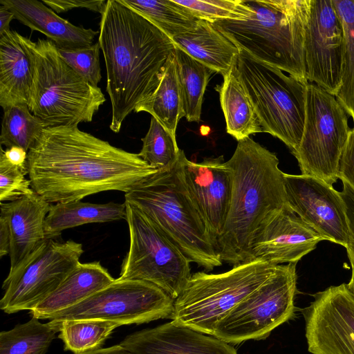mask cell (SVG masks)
I'll return each mask as SVG.
<instances>
[{"label":"cell","mask_w":354,"mask_h":354,"mask_svg":"<svg viewBox=\"0 0 354 354\" xmlns=\"http://www.w3.org/2000/svg\"><path fill=\"white\" fill-rule=\"evenodd\" d=\"M26 167L32 190L49 203L104 191L127 193L160 171L77 126L44 129L28 151Z\"/></svg>","instance_id":"6da1fadb"},{"label":"cell","mask_w":354,"mask_h":354,"mask_svg":"<svg viewBox=\"0 0 354 354\" xmlns=\"http://www.w3.org/2000/svg\"><path fill=\"white\" fill-rule=\"evenodd\" d=\"M98 42L111 105L109 127L118 133L125 118L159 85L176 45L120 0L106 1L101 14Z\"/></svg>","instance_id":"7a4b0ae2"},{"label":"cell","mask_w":354,"mask_h":354,"mask_svg":"<svg viewBox=\"0 0 354 354\" xmlns=\"http://www.w3.org/2000/svg\"><path fill=\"white\" fill-rule=\"evenodd\" d=\"M279 159L252 138L238 141L227 161L232 196L223 232L217 240L222 261L234 266L246 262L250 241L270 215L288 206L284 173Z\"/></svg>","instance_id":"3957f363"},{"label":"cell","mask_w":354,"mask_h":354,"mask_svg":"<svg viewBox=\"0 0 354 354\" xmlns=\"http://www.w3.org/2000/svg\"><path fill=\"white\" fill-rule=\"evenodd\" d=\"M245 1V20L221 19L212 26L254 58L307 81L304 41L312 0Z\"/></svg>","instance_id":"277c9868"},{"label":"cell","mask_w":354,"mask_h":354,"mask_svg":"<svg viewBox=\"0 0 354 354\" xmlns=\"http://www.w3.org/2000/svg\"><path fill=\"white\" fill-rule=\"evenodd\" d=\"M174 165L125 193L124 202L142 212L190 262L211 271L223 261Z\"/></svg>","instance_id":"5b68a950"},{"label":"cell","mask_w":354,"mask_h":354,"mask_svg":"<svg viewBox=\"0 0 354 354\" xmlns=\"http://www.w3.org/2000/svg\"><path fill=\"white\" fill-rule=\"evenodd\" d=\"M34 75L28 108L48 127L77 126L91 122L106 98L61 57L56 45L26 37Z\"/></svg>","instance_id":"8992f818"},{"label":"cell","mask_w":354,"mask_h":354,"mask_svg":"<svg viewBox=\"0 0 354 354\" xmlns=\"http://www.w3.org/2000/svg\"><path fill=\"white\" fill-rule=\"evenodd\" d=\"M236 65L262 132L281 140L293 153L303 134L309 82L287 75L242 50Z\"/></svg>","instance_id":"52a82bcc"},{"label":"cell","mask_w":354,"mask_h":354,"mask_svg":"<svg viewBox=\"0 0 354 354\" xmlns=\"http://www.w3.org/2000/svg\"><path fill=\"white\" fill-rule=\"evenodd\" d=\"M277 265L253 260L225 272H197L174 300L171 321L212 335L216 324L273 273Z\"/></svg>","instance_id":"ba28073f"},{"label":"cell","mask_w":354,"mask_h":354,"mask_svg":"<svg viewBox=\"0 0 354 354\" xmlns=\"http://www.w3.org/2000/svg\"><path fill=\"white\" fill-rule=\"evenodd\" d=\"M348 115L334 95L314 83L307 84L303 134L292 153L301 174L332 185L337 182L340 158L351 131Z\"/></svg>","instance_id":"9c48e42d"},{"label":"cell","mask_w":354,"mask_h":354,"mask_svg":"<svg viewBox=\"0 0 354 354\" xmlns=\"http://www.w3.org/2000/svg\"><path fill=\"white\" fill-rule=\"evenodd\" d=\"M296 263L277 265L271 276L216 325L212 335L229 344L259 340L295 314Z\"/></svg>","instance_id":"30bf717a"},{"label":"cell","mask_w":354,"mask_h":354,"mask_svg":"<svg viewBox=\"0 0 354 354\" xmlns=\"http://www.w3.org/2000/svg\"><path fill=\"white\" fill-rule=\"evenodd\" d=\"M125 205L130 242L119 278L152 283L175 300L192 275L190 261L142 212Z\"/></svg>","instance_id":"8fae6325"},{"label":"cell","mask_w":354,"mask_h":354,"mask_svg":"<svg viewBox=\"0 0 354 354\" xmlns=\"http://www.w3.org/2000/svg\"><path fill=\"white\" fill-rule=\"evenodd\" d=\"M174 299L155 284L142 280L115 279L80 303L52 315L48 319H95L120 326L172 319Z\"/></svg>","instance_id":"7c38bea8"},{"label":"cell","mask_w":354,"mask_h":354,"mask_svg":"<svg viewBox=\"0 0 354 354\" xmlns=\"http://www.w3.org/2000/svg\"><path fill=\"white\" fill-rule=\"evenodd\" d=\"M82 245L48 238L28 262L3 283L0 308L11 314L31 310L53 293L79 265Z\"/></svg>","instance_id":"4fadbf2b"},{"label":"cell","mask_w":354,"mask_h":354,"mask_svg":"<svg viewBox=\"0 0 354 354\" xmlns=\"http://www.w3.org/2000/svg\"><path fill=\"white\" fill-rule=\"evenodd\" d=\"M304 317L310 353L354 354V297L346 283L316 293Z\"/></svg>","instance_id":"5bb4252c"},{"label":"cell","mask_w":354,"mask_h":354,"mask_svg":"<svg viewBox=\"0 0 354 354\" xmlns=\"http://www.w3.org/2000/svg\"><path fill=\"white\" fill-rule=\"evenodd\" d=\"M304 55L307 81L335 96L342 80L344 33L332 0H312Z\"/></svg>","instance_id":"9a60e30c"},{"label":"cell","mask_w":354,"mask_h":354,"mask_svg":"<svg viewBox=\"0 0 354 354\" xmlns=\"http://www.w3.org/2000/svg\"><path fill=\"white\" fill-rule=\"evenodd\" d=\"M283 178L290 209L324 240L346 248L348 226L341 192L312 176L284 173Z\"/></svg>","instance_id":"2e32d148"},{"label":"cell","mask_w":354,"mask_h":354,"mask_svg":"<svg viewBox=\"0 0 354 354\" xmlns=\"http://www.w3.org/2000/svg\"><path fill=\"white\" fill-rule=\"evenodd\" d=\"M202 216L216 248L229 212L232 176L223 156L201 162L188 160L180 149L174 165Z\"/></svg>","instance_id":"e0dca14e"},{"label":"cell","mask_w":354,"mask_h":354,"mask_svg":"<svg viewBox=\"0 0 354 354\" xmlns=\"http://www.w3.org/2000/svg\"><path fill=\"white\" fill-rule=\"evenodd\" d=\"M322 241L324 238L287 206L270 215L257 228L249 245L246 262L297 263Z\"/></svg>","instance_id":"ac0fdd59"},{"label":"cell","mask_w":354,"mask_h":354,"mask_svg":"<svg viewBox=\"0 0 354 354\" xmlns=\"http://www.w3.org/2000/svg\"><path fill=\"white\" fill-rule=\"evenodd\" d=\"M120 345L131 354H238L230 344L172 321L130 334Z\"/></svg>","instance_id":"d6986e66"},{"label":"cell","mask_w":354,"mask_h":354,"mask_svg":"<svg viewBox=\"0 0 354 354\" xmlns=\"http://www.w3.org/2000/svg\"><path fill=\"white\" fill-rule=\"evenodd\" d=\"M50 205L35 192L1 203V214L6 218L9 230L8 275L22 268L48 239L45 219Z\"/></svg>","instance_id":"ffe728a7"},{"label":"cell","mask_w":354,"mask_h":354,"mask_svg":"<svg viewBox=\"0 0 354 354\" xmlns=\"http://www.w3.org/2000/svg\"><path fill=\"white\" fill-rule=\"evenodd\" d=\"M7 7L15 19L31 30L39 31L52 41L58 48L78 49L93 44L99 33L91 28L77 26L66 20L37 0H0Z\"/></svg>","instance_id":"44dd1931"},{"label":"cell","mask_w":354,"mask_h":354,"mask_svg":"<svg viewBox=\"0 0 354 354\" xmlns=\"http://www.w3.org/2000/svg\"><path fill=\"white\" fill-rule=\"evenodd\" d=\"M34 68L26 37L10 30L0 35V105L28 104Z\"/></svg>","instance_id":"7402d4cb"},{"label":"cell","mask_w":354,"mask_h":354,"mask_svg":"<svg viewBox=\"0 0 354 354\" xmlns=\"http://www.w3.org/2000/svg\"><path fill=\"white\" fill-rule=\"evenodd\" d=\"M114 279L99 261L80 263L61 285L30 313L39 319L71 307L111 283Z\"/></svg>","instance_id":"603a6c76"},{"label":"cell","mask_w":354,"mask_h":354,"mask_svg":"<svg viewBox=\"0 0 354 354\" xmlns=\"http://www.w3.org/2000/svg\"><path fill=\"white\" fill-rule=\"evenodd\" d=\"M171 40L176 46L223 76L230 71L240 53L210 22L203 19L194 30L176 35Z\"/></svg>","instance_id":"cb8c5ba5"},{"label":"cell","mask_w":354,"mask_h":354,"mask_svg":"<svg viewBox=\"0 0 354 354\" xmlns=\"http://www.w3.org/2000/svg\"><path fill=\"white\" fill-rule=\"evenodd\" d=\"M223 77L222 84L215 89L219 93L227 132L237 141L262 132L253 105L239 77L236 62Z\"/></svg>","instance_id":"d4e9b609"},{"label":"cell","mask_w":354,"mask_h":354,"mask_svg":"<svg viewBox=\"0 0 354 354\" xmlns=\"http://www.w3.org/2000/svg\"><path fill=\"white\" fill-rule=\"evenodd\" d=\"M125 218V203L97 204L80 201L58 203L50 205L45 219V233L47 238L53 239L69 228Z\"/></svg>","instance_id":"484cf974"},{"label":"cell","mask_w":354,"mask_h":354,"mask_svg":"<svg viewBox=\"0 0 354 354\" xmlns=\"http://www.w3.org/2000/svg\"><path fill=\"white\" fill-rule=\"evenodd\" d=\"M147 112L176 140L179 120L184 117L178 80L175 51L169 58L159 85L153 93L134 111Z\"/></svg>","instance_id":"4316f807"},{"label":"cell","mask_w":354,"mask_h":354,"mask_svg":"<svg viewBox=\"0 0 354 354\" xmlns=\"http://www.w3.org/2000/svg\"><path fill=\"white\" fill-rule=\"evenodd\" d=\"M175 57L184 117L188 122H199L203 95L214 71L177 46Z\"/></svg>","instance_id":"83f0119b"},{"label":"cell","mask_w":354,"mask_h":354,"mask_svg":"<svg viewBox=\"0 0 354 354\" xmlns=\"http://www.w3.org/2000/svg\"><path fill=\"white\" fill-rule=\"evenodd\" d=\"M151 21L171 39L194 30L199 19L174 0H120Z\"/></svg>","instance_id":"f1b7e54d"},{"label":"cell","mask_w":354,"mask_h":354,"mask_svg":"<svg viewBox=\"0 0 354 354\" xmlns=\"http://www.w3.org/2000/svg\"><path fill=\"white\" fill-rule=\"evenodd\" d=\"M48 324L59 332V337L63 341L65 349L74 354L100 348L113 330L120 326L115 322L95 319L50 320Z\"/></svg>","instance_id":"f546056e"},{"label":"cell","mask_w":354,"mask_h":354,"mask_svg":"<svg viewBox=\"0 0 354 354\" xmlns=\"http://www.w3.org/2000/svg\"><path fill=\"white\" fill-rule=\"evenodd\" d=\"M344 33L342 80L335 96L354 122V0H332Z\"/></svg>","instance_id":"4dcf8cb0"},{"label":"cell","mask_w":354,"mask_h":354,"mask_svg":"<svg viewBox=\"0 0 354 354\" xmlns=\"http://www.w3.org/2000/svg\"><path fill=\"white\" fill-rule=\"evenodd\" d=\"M57 333L32 317L28 322L0 333V354H46Z\"/></svg>","instance_id":"1f68e13d"},{"label":"cell","mask_w":354,"mask_h":354,"mask_svg":"<svg viewBox=\"0 0 354 354\" xmlns=\"http://www.w3.org/2000/svg\"><path fill=\"white\" fill-rule=\"evenodd\" d=\"M47 127L27 104L11 106L3 109L0 143L7 148L17 147L28 152Z\"/></svg>","instance_id":"d6a6232c"},{"label":"cell","mask_w":354,"mask_h":354,"mask_svg":"<svg viewBox=\"0 0 354 354\" xmlns=\"http://www.w3.org/2000/svg\"><path fill=\"white\" fill-rule=\"evenodd\" d=\"M141 140L142 147L138 154L147 164L159 170L169 169L174 165L180 151L176 140L153 117Z\"/></svg>","instance_id":"836d02e7"},{"label":"cell","mask_w":354,"mask_h":354,"mask_svg":"<svg viewBox=\"0 0 354 354\" xmlns=\"http://www.w3.org/2000/svg\"><path fill=\"white\" fill-rule=\"evenodd\" d=\"M199 19L211 24L221 19L245 20L251 9L244 0H174Z\"/></svg>","instance_id":"e575fe53"},{"label":"cell","mask_w":354,"mask_h":354,"mask_svg":"<svg viewBox=\"0 0 354 354\" xmlns=\"http://www.w3.org/2000/svg\"><path fill=\"white\" fill-rule=\"evenodd\" d=\"M26 163L18 165L10 161L1 151L0 153V201H12L32 194L31 182Z\"/></svg>","instance_id":"d590c367"},{"label":"cell","mask_w":354,"mask_h":354,"mask_svg":"<svg viewBox=\"0 0 354 354\" xmlns=\"http://www.w3.org/2000/svg\"><path fill=\"white\" fill-rule=\"evenodd\" d=\"M99 42L78 49L58 48L64 60L79 75L95 86L102 79Z\"/></svg>","instance_id":"8d00e7d4"},{"label":"cell","mask_w":354,"mask_h":354,"mask_svg":"<svg viewBox=\"0 0 354 354\" xmlns=\"http://www.w3.org/2000/svg\"><path fill=\"white\" fill-rule=\"evenodd\" d=\"M338 178L354 190V127L351 129L340 158Z\"/></svg>","instance_id":"74e56055"},{"label":"cell","mask_w":354,"mask_h":354,"mask_svg":"<svg viewBox=\"0 0 354 354\" xmlns=\"http://www.w3.org/2000/svg\"><path fill=\"white\" fill-rule=\"evenodd\" d=\"M42 1L56 13L68 12L75 8H86L101 15L106 3V1L103 0H43Z\"/></svg>","instance_id":"f35d334b"},{"label":"cell","mask_w":354,"mask_h":354,"mask_svg":"<svg viewBox=\"0 0 354 354\" xmlns=\"http://www.w3.org/2000/svg\"><path fill=\"white\" fill-rule=\"evenodd\" d=\"M342 182L343 189L340 192L346 205L348 226V239L346 249L349 260L354 261V190L347 183Z\"/></svg>","instance_id":"ab89813d"},{"label":"cell","mask_w":354,"mask_h":354,"mask_svg":"<svg viewBox=\"0 0 354 354\" xmlns=\"http://www.w3.org/2000/svg\"><path fill=\"white\" fill-rule=\"evenodd\" d=\"M10 238L8 223L6 218L0 215V257L9 254Z\"/></svg>","instance_id":"60d3db41"},{"label":"cell","mask_w":354,"mask_h":354,"mask_svg":"<svg viewBox=\"0 0 354 354\" xmlns=\"http://www.w3.org/2000/svg\"><path fill=\"white\" fill-rule=\"evenodd\" d=\"M1 151L4 156L12 162L22 165L26 163L28 152L21 148L12 147L3 150L1 148Z\"/></svg>","instance_id":"b9f144b4"},{"label":"cell","mask_w":354,"mask_h":354,"mask_svg":"<svg viewBox=\"0 0 354 354\" xmlns=\"http://www.w3.org/2000/svg\"><path fill=\"white\" fill-rule=\"evenodd\" d=\"M15 19L13 13L5 6H0V35L11 30L10 23Z\"/></svg>","instance_id":"7bdbcfd3"},{"label":"cell","mask_w":354,"mask_h":354,"mask_svg":"<svg viewBox=\"0 0 354 354\" xmlns=\"http://www.w3.org/2000/svg\"><path fill=\"white\" fill-rule=\"evenodd\" d=\"M80 354H131L120 344L114 345L105 348H97L93 351H87Z\"/></svg>","instance_id":"ee69618b"},{"label":"cell","mask_w":354,"mask_h":354,"mask_svg":"<svg viewBox=\"0 0 354 354\" xmlns=\"http://www.w3.org/2000/svg\"><path fill=\"white\" fill-rule=\"evenodd\" d=\"M350 262H351V268H352L351 277L350 281L346 284H347V286H348L349 290L351 291V292L352 293V295L354 297V261L350 260Z\"/></svg>","instance_id":"f6af8a7d"}]
</instances>
